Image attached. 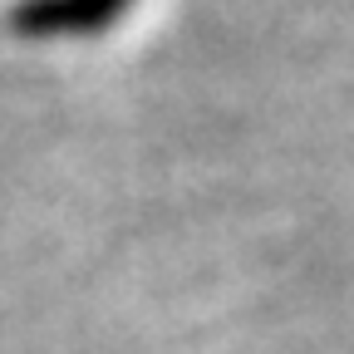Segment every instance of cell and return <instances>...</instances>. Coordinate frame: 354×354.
I'll use <instances>...</instances> for the list:
<instances>
[{
	"mask_svg": "<svg viewBox=\"0 0 354 354\" xmlns=\"http://www.w3.org/2000/svg\"><path fill=\"white\" fill-rule=\"evenodd\" d=\"M128 10L133 0H15L6 20L30 39H55V35H99Z\"/></svg>",
	"mask_w": 354,
	"mask_h": 354,
	"instance_id": "obj_1",
	"label": "cell"
}]
</instances>
